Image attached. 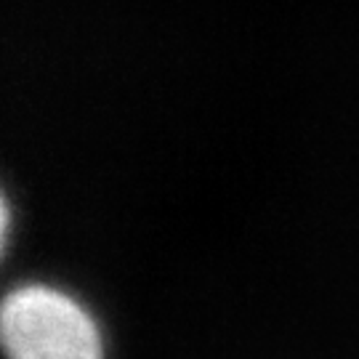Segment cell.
I'll list each match as a JSON object with an SVG mask.
<instances>
[{"instance_id": "cell-1", "label": "cell", "mask_w": 359, "mask_h": 359, "mask_svg": "<svg viewBox=\"0 0 359 359\" xmlns=\"http://www.w3.org/2000/svg\"><path fill=\"white\" fill-rule=\"evenodd\" d=\"M8 359H102V338L88 311L51 287H19L3 304Z\"/></svg>"}]
</instances>
